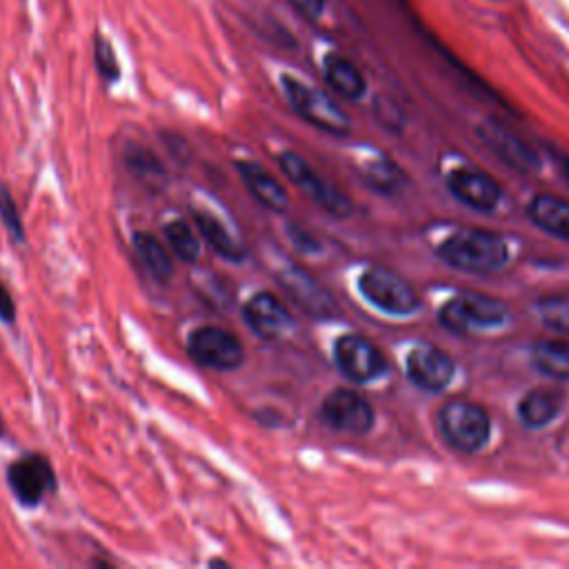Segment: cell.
<instances>
[{"mask_svg":"<svg viewBox=\"0 0 569 569\" xmlns=\"http://www.w3.org/2000/svg\"><path fill=\"white\" fill-rule=\"evenodd\" d=\"M536 313L545 327L560 333H569V293L540 298L536 305Z\"/></svg>","mask_w":569,"mask_h":569,"instance_id":"obj_26","label":"cell"},{"mask_svg":"<svg viewBox=\"0 0 569 569\" xmlns=\"http://www.w3.org/2000/svg\"><path fill=\"white\" fill-rule=\"evenodd\" d=\"M282 93L289 102V107L311 127L322 129L333 136L349 133V116L320 89L302 82L300 78L291 73L280 76Z\"/></svg>","mask_w":569,"mask_h":569,"instance_id":"obj_2","label":"cell"},{"mask_svg":"<svg viewBox=\"0 0 569 569\" xmlns=\"http://www.w3.org/2000/svg\"><path fill=\"white\" fill-rule=\"evenodd\" d=\"M327 84L347 100H360L367 93V78L360 67L342 53H327L322 60Z\"/></svg>","mask_w":569,"mask_h":569,"instance_id":"obj_18","label":"cell"},{"mask_svg":"<svg viewBox=\"0 0 569 569\" xmlns=\"http://www.w3.org/2000/svg\"><path fill=\"white\" fill-rule=\"evenodd\" d=\"M162 233H164L167 247L173 251L178 260H182L184 264H196L200 260V253H202L200 238L184 218L169 220L162 227Z\"/></svg>","mask_w":569,"mask_h":569,"instance_id":"obj_24","label":"cell"},{"mask_svg":"<svg viewBox=\"0 0 569 569\" xmlns=\"http://www.w3.org/2000/svg\"><path fill=\"white\" fill-rule=\"evenodd\" d=\"M507 316L509 311L500 300L473 291H462L449 298L438 313L440 325L458 336H473L478 331L493 329L502 325Z\"/></svg>","mask_w":569,"mask_h":569,"instance_id":"obj_4","label":"cell"},{"mask_svg":"<svg viewBox=\"0 0 569 569\" xmlns=\"http://www.w3.org/2000/svg\"><path fill=\"white\" fill-rule=\"evenodd\" d=\"M0 222L7 231V236L16 242V244H24L27 242V231L18 211V204L11 196V189L0 180Z\"/></svg>","mask_w":569,"mask_h":569,"instance_id":"obj_28","label":"cell"},{"mask_svg":"<svg viewBox=\"0 0 569 569\" xmlns=\"http://www.w3.org/2000/svg\"><path fill=\"white\" fill-rule=\"evenodd\" d=\"M280 171L305 191L320 209H325L333 218H347L353 209L351 200L331 182H325L322 176L296 151H280L276 156Z\"/></svg>","mask_w":569,"mask_h":569,"instance_id":"obj_5","label":"cell"},{"mask_svg":"<svg viewBox=\"0 0 569 569\" xmlns=\"http://www.w3.org/2000/svg\"><path fill=\"white\" fill-rule=\"evenodd\" d=\"M527 213L529 220L545 233L569 240V200L549 193H538L531 198Z\"/></svg>","mask_w":569,"mask_h":569,"instance_id":"obj_21","label":"cell"},{"mask_svg":"<svg viewBox=\"0 0 569 569\" xmlns=\"http://www.w3.org/2000/svg\"><path fill=\"white\" fill-rule=\"evenodd\" d=\"M447 187L458 202H462L476 211H485V213L493 211L500 202L498 182L489 173H485L476 167L453 169L447 178Z\"/></svg>","mask_w":569,"mask_h":569,"instance_id":"obj_15","label":"cell"},{"mask_svg":"<svg viewBox=\"0 0 569 569\" xmlns=\"http://www.w3.org/2000/svg\"><path fill=\"white\" fill-rule=\"evenodd\" d=\"M360 296L376 309L391 316H409L420 307L413 287L385 267H369L358 276Z\"/></svg>","mask_w":569,"mask_h":569,"instance_id":"obj_6","label":"cell"},{"mask_svg":"<svg viewBox=\"0 0 569 569\" xmlns=\"http://www.w3.org/2000/svg\"><path fill=\"white\" fill-rule=\"evenodd\" d=\"M122 160H124V167L131 173V178L149 193H160L167 189L169 173H167L162 160L149 147H144L140 142H129L124 147Z\"/></svg>","mask_w":569,"mask_h":569,"instance_id":"obj_17","label":"cell"},{"mask_svg":"<svg viewBox=\"0 0 569 569\" xmlns=\"http://www.w3.org/2000/svg\"><path fill=\"white\" fill-rule=\"evenodd\" d=\"M187 353L200 367L211 371H236L244 362L242 342L227 329L216 325H202L189 331Z\"/></svg>","mask_w":569,"mask_h":569,"instance_id":"obj_8","label":"cell"},{"mask_svg":"<svg viewBox=\"0 0 569 569\" xmlns=\"http://www.w3.org/2000/svg\"><path fill=\"white\" fill-rule=\"evenodd\" d=\"M320 420L333 431L362 436L373 427L376 413L365 396L353 389L338 387L322 398Z\"/></svg>","mask_w":569,"mask_h":569,"instance_id":"obj_9","label":"cell"},{"mask_svg":"<svg viewBox=\"0 0 569 569\" xmlns=\"http://www.w3.org/2000/svg\"><path fill=\"white\" fill-rule=\"evenodd\" d=\"M293 9H298L305 18H309V20H316V18H320L322 13H325V4H327V0H287Z\"/></svg>","mask_w":569,"mask_h":569,"instance_id":"obj_29","label":"cell"},{"mask_svg":"<svg viewBox=\"0 0 569 569\" xmlns=\"http://www.w3.org/2000/svg\"><path fill=\"white\" fill-rule=\"evenodd\" d=\"M333 362L347 380L358 385L380 378L387 369L382 351L358 333H345L333 342Z\"/></svg>","mask_w":569,"mask_h":569,"instance_id":"obj_11","label":"cell"},{"mask_svg":"<svg viewBox=\"0 0 569 569\" xmlns=\"http://www.w3.org/2000/svg\"><path fill=\"white\" fill-rule=\"evenodd\" d=\"M16 320V302L11 291L0 282V322L4 325H13Z\"/></svg>","mask_w":569,"mask_h":569,"instance_id":"obj_30","label":"cell"},{"mask_svg":"<svg viewBox=\"0 0 569 569\" xmlns=\"http://www.w3.org/2000/svg\"><path fill=\"white\" fill-rule=\"evenodd\" d=\"M438 427L449 447L462 453L480 451L491 436L489 413L471 400H449L440 407Z\"/></svg>","mask_w":569,"mask_h":569,"instance_id":"obj_3","label":"cell"},{"mask_svg":"<svg viewBox=\"0 0 569 569\" xmlns=\"http://www.w3.org/2000/svg\"><path fill=\"white\" fill-rule=\"evenodd\" d=\"M193 222L198 227L200 238L213 249V253H218L222 260L229 262H240L247 256V249L240 244L238 238H233V233L222 224L220 218H216L209 211H196L193 213Z\"/></svg>","mask_w":569,"mask_h":569,"instance_id":"obj_22","label":"cell"},{"mask_svg":"<svg viewBox=\"0 0 569 569\" xmlns=\"http://www.w3.org/2000/svg\"><path fill=\"white\" fill-rule=\"evenodd\" d=\"M242 320L262 340H280L293 329V318L284 302L271 291H258L242 305Z\"/></svg>","mask_w":569,"mask_h":569,"instance_id":"obj_13","label":"cell"},{"mask_svg":"<svg viewBox=\"0 0 569 569\" xmlns=\"http://www.w3.org/2000/svg\"><path fill=\"white\" fill-rule=\"evenodd\" d=\"M289 238H291V242L300 249V251H316L318 249V242L311 238V236H307L302 229H298V227H289Z\"/></svg>","mask_w":569,"mask_h":569,"instance_id":"obj_31","label":"cell"},{"mask_svg":"<svg viewBox=\"0 0 569 569\" xmlns=\"http://www.w3.org/2000/svg\"><path fill=\"white\" fill-rule=\"evenodd\" d=\"M476 131H478V138L485 142V147L496 158H500V162L507 164L509 169L520 173H533L540 169L538 153L500 120L487 118L478 124Z\"/></svg>","mask_w":569,"mask_h":569,"instance_id":"obj_12","label":"cell"},{"mask_svg":"<svg viewBox=\"0 0 569 569\" xmlns=\"http://www.w3.org/2000/svg\"><path fill=\"white\" fill-rule=\"evenodd\" d=\"M565 405V393L551 387H536L518 402V418L529 429H540L558 418Z\"/></svg>","mask_w":569,"mask_h":569,"instance_id":"obj_19","label":"cell"},{"mask_svg":"<svg viewBox=\"0 0 569 569\" xmlns=\"http://www.w3.org/2000/svg\"><path fill=\"white\" fill-rule=\"evenodd\" d=\"M436 253L449 267L469 273L498 271L509 260V247L505 238L487 229L456 231L438 244Z\"/></svg>","mask_w":569,"mask_h":569,"instance_id":"obj_1","label":"cell"},{"mask_svg":"<svg viewBox=\"0 0 569 569\" xmlns=\"http://www.w3.org/2000/svg\"><path fill=\"white\" fill-rule=\"evenodd\" d=\"M236 171L242 178L249 193L269 211L284 213L289 207V196L282 182L262 164L253 160H236Z\"/></svg>","mask_w":569,"mask_h":569,"instance_id":"obj_16","label":"cell"},{"mask_svg":"<svg viewBox=\"0 0 569 569\" xmlns=\"http://www.w3.org/2000/svg\"><path fill=\"white\" fill-rule=\"evenodd\" d=\"M456 373L453 358L436 345H416L407 356L409 380L425 391H442Z\"/></svg>","mask_w":569,"mask_h":569,"instance_id":"obj_14","label":"cell"},{"mask_svg":"<svg viewBox=\"0 0 569 569\" xmlns=\"http://www.w3.org/2000/svg\"><path fill=\"white\" fill-rule=\"evenodd\" d=\"M562 176L569 182V160H562Z\"/></svg>","mask_w":569,"mask_h":569,"instance_id":"obj_33","label":"cell"},{"mask_svg":"<svg viewBox=\"0 0 569 569\" xmlns=\"http://www.w3.org/2000/svg\"><path fill=\"white\" fill-rule=\"evenodd\" d=\"M7 487L22 507H38L58 489L56 471L47 456L29 451L7 465Z\"/></svg>","mask_w":569,"mask_h":569,"instance_id":"obj_7","label":"cell"},{"mask_svg":"<svg viewBox=\"0 0 569 569\" xmlns=\"http://www.w3.org/2000/svg\"><path fill=\"white\" fill-rule=\"evenodd\" d=\"M131 247L142 264V269L147 271V276L158 282V284H169L173 278V260L167 251V247L151 233L147 231H136L131 236Z\"/></svg>","mask_w":569,"mask_h":569,"instance_id":"obj_20","label":"cell"},{"mask_svg":"<svg viewBox=\"0 0 569 569\" xmlns=\"http://www.w3.org/2000/svg\"><path fill=\"white\" fill-rule=\"evenodd\" d=\"M531 365L556 380H569V340H540L531 347Z\"/></svg>","mask_w":569,"mask_h":569,"instance_id":"obj_23","label":"cell"},{"mask_svg":"<svg viewBox=\"0 0 569 569\" xmlns=\"http://www.w3.org/2000/svg\"><path fill=\"white\" fill-rule=\"evenodd\" d=\"M362 176H365L362 180L380 193H393L402 184V178H405L400 173V169L385 156L367 160L362 167Z\"/></svg>","mask_w":569,"mask_h":569,"instance_id":"obj_25","label":"cell"},{"mask_svg":"<svg viewBox=\"0 0 569 569\" xmlns=\"http://www.w3.org/2000/svg\"><path fill=\"white\" fill-rule=\"evenodd\" d=\"M4 436V420H2V416H0V438Z\"/></svg>","mask_w":569,"mask_h":569,"instance_id":"obj_34","label":"cell"},{"mask_svg":"<svg viewBox=\"0 0 569 569\" xmlns=\"http://www.w3.org/2000/svg\"><path fill=\"white\" fill-rule=\"evenodd\" d=\"M93 67H96V73L102 78V82L113 84L120 80V62L113 51V44L100 31L93 33Z\"/></svg>","mask_w":569,"mask_h":569,"instance_id":"obj_27","label":"cell"},{"mask_svg":"<svg viewBox=\"0 0 569 569\" xmlns=\"http://www.w3.org/2000/svg\"><path fill=\"white\" fill-rule=\"evenodd\" d=\"M207 565L209 567H229V562H224V560H209Z\"/></svg>","mask_w":569,"mask_h":569,"instance_id":"obj_32","label":"cell"},{"mask_svg":"<svg viewBox=\"0 0 569 569\" xmlns=\"http://www.w3.org/2000/svg\"><path fill=\"white\" fill-rule=\"evenodd\" d=\"M273 276H276L280 289L287 293V298L302 313H307L311 318H331L338 313L331 293L305 269L282 262L278 269H273Z\"/></svg>","mask_w":569,"mask_h":569,"instance_id":"obj_10","label":"cell"}]
</instances>
